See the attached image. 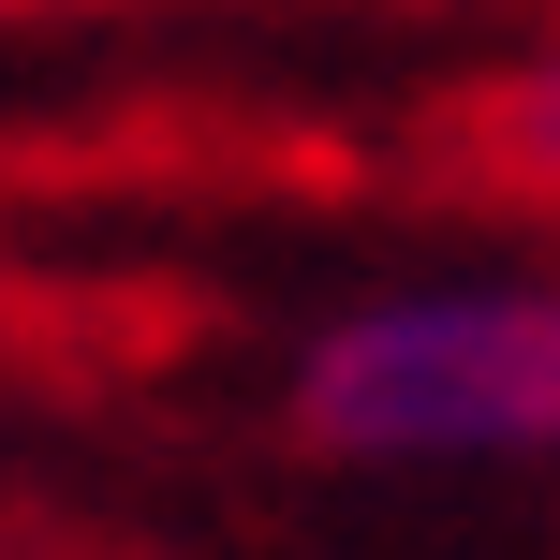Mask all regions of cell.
<instances>
[{"mask_svg": "<svg viewBox=\"0 0 560 560\" xmlns=\"http://www.w3.org/2000/svg\"><path fill=\"white\" fill-rule=\"evenodd\" d=\"M295 428L325 457H560V280L369 295L295 354Z\"/></svg>", "mask_w": 560, "mask_h": 560, "instance_id": "cell-1", "label": "cell"}, {"mask_svg": "<svg viewBox=\"0 0 560 560\" xmlns=\"http://www.w3.org/2000/svg\"><path fill=\"white\" fill-rule=\"evenodd\" d=\"M487 163H502L516 192H546V207H560V45L502 89V104H487Z\"/></svg>", "mask_w": 560, "mask_h": 560, "instance_id": "cell-2", "label": "cell"}]
</instances>
